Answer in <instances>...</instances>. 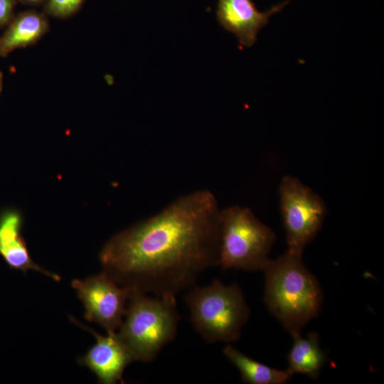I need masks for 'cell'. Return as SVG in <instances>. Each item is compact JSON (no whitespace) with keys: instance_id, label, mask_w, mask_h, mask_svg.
Returning <instances> with one entry per match:
<instances>
[{"instance_id":"cell-1","label":"cell","mask_w":384,"mask_h":384,"mask_svg":"<svg viewBox=\"0 0 384 384\" xmlns=\"http://www.w3.org/2000/svg\"><path fill=\"white\" fill-rule=\"evenodd\" d=\"M220 210L209 190L180 196L111 238L100 253L103 272L130 291L154 296L193 286L219 265Z\"/></svg>"},{"instance_id":"cell-9","label":"cell","mask_w":384,"mask_h":384,"mask_svg":"<svg viewBox=\"0 0 384 384\" xmlns=\"http://www.w3.org/2000/svg\"><path fill=\"white\" fill-rule=\"evenodd\" d=\"M72 321L81 328L89 330L96 338L95 344L81 358L80 363L92 370L101 383H123L124 370L134 359L118 334L107 333V336H102L73 318Z\"/></svg>"},{"instance_id":"cell-3","label":"cell","mask_w":384,"mask_h":384,"mask_svg":"<svg viewBox=\"0 0 384 384\" xmlns=\"http://www.w3.org/2000/svg\"><path fill=\"white\" fill-rule=\"evenodd\" d=\"M179 319L175 295L131 291L117 334L134 361L151 362L174 338Z\"/></svg>"},{"instance_id":"cell-7","label":"cell","mask_w":384,"mask_h":384,"mask_svg":"<svg viewBox=\"0 0 384 384\" xmlns=\"http://www.w3.org/2000/svg\"><path fill=\"white\" fill-rule=\"evenodd\" d=\"M71 286L85 306L86 320L95 322L107 333H115L124 317L130 290L119 285L105 272Z\"/></svg>"},{"instance_id":"cell-4","label":"cell","mask_w":384,"mask_h":384,"mask_svg":"<svg viewBox=\"0 0 384 384\" xmlns=\"http://www.w3.org/2000/svg\"><path fill=\"white\" fill-rule=\"evenodd\" d=\"M186 302L193 326L210 343L237 341L250 317L243 292L235 283L214 279L206 287L191 289Z\"/></svg>"},{"instance_id":"cell-16","label":"cell","mask_w":384,"mask_h":384,"mask_svg":"<svg viewBox=\"0 0 384 384\" xmlns=\"http://www.w3.org/2000/svg\"><path fill=\"white\" fill-rule=\"evenodd\" d=\"M47 0H17L26 5L36 6L39 5L43 2H46Z\"/></svg>"},{"instance_id":"cell-5","label":"cell","mask_w":384,"mask_h":384,"mask_svg":"<svg viewBox=\"0 0 384 384\" xmlns=\"http://www.w3.org/2000/svg\"><path fill=\"white\" fill-rule=\"evenodd\" d=\"M275 240L274 232L246 207L220 210L219 265L224 270L262 271Z\"/></svg>"},{"instance_id":"cell-2","label":"cell","mask_w":384,"mask_h":384,"mask_svg":"<svg viewBox=\"0 0 384 384\" xmlns=\"http://www.w3.org/2000/svg\"><path fill=\"white\" fill-rule=\"evenodd\" d=\"M302 254L287 249L282 255L270 258L262 270L266 307L292 337L318 316L324 300L321 287L304 264Z\"/></svg>"},{"instance_id":"cell-13","label":"cell","mask_w":384,"mask_h":384,"mask_svg":"<svg viewBox=\"0 0 384 384\" xmlns=\"http://www.w3.org/2000/svg\"><path fill=\"white\" fill-rule=\"evenodd\" d=\"M239 370L242 380L249 384H284L293 376L287 369L279 370L260 363L228 344L223 351Z\"/></svg>"},{"instance_id":"cell-17","label":"cell","mask_w":384,"mask_h":384,"mask_svg":"<svg viewBox=\"0 0 384 384\" xmlns=\"http://www.w3.org/2000/svg\"><path fill=\"white\" fill-rule=\"evenodd\" d=\"M2 87H3V75H2L1 72L0 71V94L2 90Z\"/></svg>"},{"instance_id":"cell-11","label":"cell","mask_w":384,"mask_h":384,"mask_svg":"<svg viewBox=\"0 0 384 384\" xmlns=\"http://www.w3.org/2000/svg\"><path fill=\"white\" fill-rule=\"evenodd\" d=\"M46 14L30 10L13 18L0 37V57L30 46L38 42L48 31Z\"/></svg>"},{"instance_id":"cell-8","label":"cell","mask_w":384,"mask_h":384,"mask_svg":"<svg viewBox=\"0 0 384 384\" xmlns=\"http://www.w3.org/2000/svg\"><path fill=\"white\" fill-rule=\"evenodd\" d=\"M289 2L282 1L261 12L252 0H218L216 16L220 26L234 34L242 46L251 47L270 17L281 11Z\"/></svg>"},{"instance_id":"cell-14","label":"cell","mask_w":384,"mask_h":384,"mask_svg":"<svg viewBox=\"0 0 384 384\" xmlns=\"http://www.w3.org/2000/svg\"><path fill=\"white\" fill-rule=\"evenodd\" d=\"M85 0H47L44 14L53 17L65 18L76 13Z\"/></svg>"},{"instance_id":"cell-10","label":"cell","mask_w":384,"mask_h":384,"mask_svg":"<svg viewBox=\"0 0 384 384\" xmlns=\"http://www.w3.org/2000/svg\"><path fill=\"white\" fill-rule=\"evenodd\" d=\"M21 228V218L18 213L9 211L0 217V255L12 269L24 272L38 271L59 282V275L43 269L31 259Z\"/></svg>"},{"instance_id":"cell-6","label":"cell","mask_w":384,"mask_h":384,"mask_svg":"<svg viewBox=\"0 0 384 384\" xmlns=\"http://www.w3.org/2000/svg\"><path fill=\"white\" fill-rule=\"evenodd\" d=\"M279 194L288 250L303 253L322 226L326 205L319 196L291 176L282 179Z\"/></svg>"},{"instance_id":"cell-15","label":"cell","mask_w":384,"mask_h":384,"mask_svg":"<svg viewBox=\"0 0 384 384\" xmlns=\"http://www.w3.org/2000/svg\"><path fill=\"white\" fill-rule=\"evenodd\" d=\"M17 0H0V27L8 25L14 18Z\"/></svg>"},{"instance_id":"cell-12","label":"cell","mask_w":384,"mask_h":384,"mask_svg":"<svg viewBox=\"0 0 384 384\" xmlns=\"http://www.w3.org/2000/svg\"><path fill=\"white\" fill-rule=\"evenodd\" d=\"M293 342L287 355V370L294 375L303 374L312 379L317 378L327 358L321 348L319 336L310 332L306 336L298 334L292 336Z\"/></svg>"}]
</instances>
